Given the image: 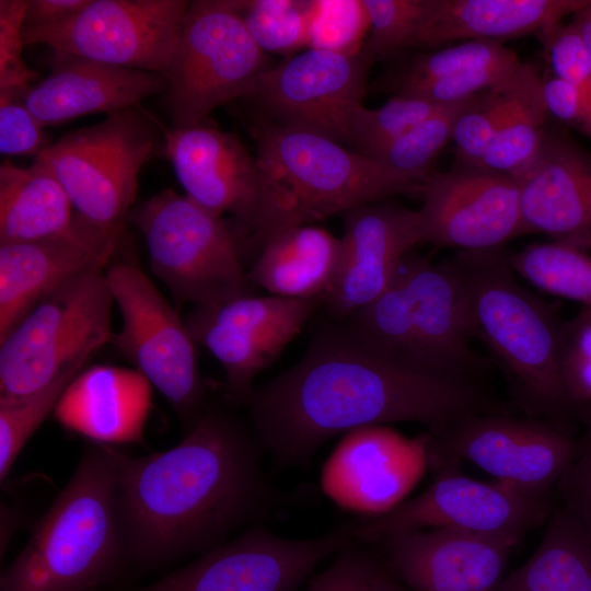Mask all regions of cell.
<instances>
[{"instance_id":"1","label":"cell","mask_w":591,"mask_h":591,"mask_svg":"<svg viewBox=\"0 0 591 591\" xmlns=\"http://www.w3.org/2000/svg\"><path fill=\"white\" fill-rule=\"evenodd\" d=\"M248 403L256 440L282 464L301 463L328 439L363 427L414 421L439 433L463 417L493 412L471 381L402 367L332 325L316 331L303 357Z\"/></svg>"},{"instance_id":"2","label":"cell","mask_w":591,"mask_h":591,"mask_svg":"<svg viewBox=\"0 0 591 591\" xmlns=\"http://www.w3.org/2000/svg\"><path fill=\"white\" fill-rule=\"evenodd\" d=\"M113 447L120 537L140 566L222 544L267 498L254 439L221 410L202 412L167 450L131 456Z\"/></svg>"},{"instance_id":"3","label":"cell","mask_w":591,"mask_h":591,"mask_svg":"<svg viewBox=\"0 0 591 591\" xmlns=\"http://www.w3.org/2000/svg\"><path fill=\"white\" fill-rule=\"evenodd\" d=\"M260 174L251 243L401 194L424 177L403 174L327 137L260 119L252 126Z\"/></svg>"},{"instance_id":"4","label":"cell","mask_w":591,"mask_h":591,"mask_svg":"<svg viewBox=\"0 0 591 591\" xmlns=\"http://www.w3.org/2000/svg\"><path fill=\"white\" fill-rule=\"evenodd\" d=\"M448 263L462 288L471 337L489 349L522 407L557 427L580 414L560 373L563 322L515 280L505 248L457 251Z\"/></svg>"},{"instance_id":"5","label":"cell","mask_w":591,"mask_h":591,"mask_svg":"<svg viewBox=\"0 0 591 591\" xmlns=\"http://www.w3.org/2000/svg\"><path fill=\"white\" fill-rule=\"evenodd\" d=\"M114 447L92 443L0 575V591H95L117 577L125 551L115 509Z\"/></svg>"},{"instance_id":"6","label":"cell","mask_w":591,"mask_h":591,"mask_svg":"<svg viewBox=\"0 0 591 591\" xmlns=\"http://www.w3.org/2000/svg\"><path fill=\"white\" fill-rule=\"evenodd\" d=\"M346 320L362 345L407 369L470 381L484 367L468 343L464 296L448 262L408 253L387 288Z\"/></svg>"},{"instance_id":"7","label":"cell","mask_w":591,"mask_h":591,"mask_svg":"<svg viewBox=\"0 0 591 591\" xmlns=\"http://www.w3.org/2000/svg\"><path fill=\"white\" fill-rule=\"evenodd\" d=\"M114 298L103 269L44 298L0 340V402L33 394L112 341Z\"/></svg>"},{"instance_id":"8","label":"cell","mask_w":591,"mask_h":591,"mask_svg":"<svg viewBox=\"0 0 591 591\" xmlns=\"http://www.w3.org/2000/svg\"><path fill=\"white\" fill-rule=\"evenodd\" d=\"M152 273L178 303L212 306L247 296L240 247L221 217L165 189L130 210Z\"/></svg>"},{"instance_id":"9","label":"cell","mask_w":591,"mask_h":591,"mask_svg":"<svg viewBox=\"0 0 591 591\" xmlns=\"http://www.w3.org/2000/svg\"><path fill=\"white\" fill-rule=\"evenodd\" d=\"M268 68L237 0L192 1L164 73L173 127L202 124L218 106L245 99Z\"/></svg>"},{"instance_id":"10","label":"cell","mask_w":591,"mask_h":591,"mask_svg":"<svg viewBox=\"0 0 591 591\" xmlns=\"http://www.w3.org/2000/svg\"><path fill=\"white\" fill-rule=\"evenodd\" d=\"M157 130L136 107L65 135L36 158L66 189L76 213L112 230H123L142 165L153 153Z\"/></svg>"},{"instance_id":"11","label":"cell","mask_w":591,"mask_h":591,"mask_svg":"<svg viewBox=\"0 0 591 591\" xmlns=\"http://www.w3.org/2000/svg\"><path fill=\"white\" fill-rule=\"evenodd\" d=\"M105 277L123 318L112 343L190 429L202 414L206 385L185 322L137 266L116 263Z\"/></svg>"},{"instance_id":"12","label":"cell","mask_w":591,"mask_h":591,"mask_svg":"<svg viewBox=\"0 0 591 591\" xmlns=\"http://www.w3.org/2000/svg\"><path fill=\"white\" fill-rule=\"evenodd\" d=\"M577 452L578 440L546 420L494 412L468 415L429 436V461L439 463L440 471L465 460L496 480L540 497H548Z\"/></svg>"},{"instance_id":"13","label":"cell","mask_w":591,"mask_h":591,"mask_svg":"<svg viewBox=\"0 0 591 591\" xmlns=\"http://www.w3.org/2000/svg\"><path fill=\"white\" fill-rule=\"evenodd\" d=\"M417 497L371 517L351 529L352 540L383 542L394 535L454 529L520 542L549 513L548 497L526 494L511 485L482 483L451 470Z\"/></svg>"},{"instance_id":"14","label":"cell","mask_w":591,"mask_h":591,"mask_svg":"<svg viewBox=\"0 0 591 591\" xmlns=\"http://www.w3.org/2000/svg\"><path fill=\"white\" fill-rule=\"evenodd\" d=\"M373 60L363 47L356 54L306 48L269 67L245 99L263 120L350 143L351 118L363 105Z\"/></svg>"},{"instance_id":"15","label":"cell","mask_w":591,"mask_h":591,"mask_svg":"<svg viewBox=\"0 0 591 591\" xmlns=\"http://www.w3.org/2000/svg\"><path fill=\"white\" fill-rule=\"evenodd\" d=\"M186 0H90L56 26L23 31L25 45L121 68L165 73L186 11Z\"/></svg>"},{"instance_id":"16","label":"cell","mask_w":591,"mask_h":591,"mask_svg":"<svg viewBox=\"0 0 591 591\" xmlns=\"http://www.w3.org/2000/svg\"><path fill=\"white\" fill-rule=\"evenodd\" d=\"M351 540V529L304 540L252 529L153 583L126 591H294Z\"/></svg>"},{"instance_id":"17","label":"cell","mask_w":591,"mask_h":591,"mask_svg":"<svg viewBox=\"0 0 591 591\" xmlns=\"http://www.w3.org/2000/svg\"><path fill=\"white\" fill-rule=\"evenodd\" d=\"M321 301L247 294L195 306L184 322L195 343L223 368L228 394L248 403L256 375L300 333Z\"/></svg>"},{"instance_id":"18","label":"cell","mask_w":591,"mask_h":591,"mask_svg":"<svg viewBox=\"0 0 591 591\" xmlns=\"http://www.w3.org/2000/svg\"><path fill=\"white\" fill-rule=\"evenodd\" d=\"M419 194L424 243L488 251L501 248L521 234L515 176L454 163L448 171L430 172Z\"/></svg>"},{"instance_id":"19","label":"cell","mask_w":591,"mask_h":591,"mask_svg":"<svg viewBox=\"0 0 591 591\" xmlns=\"http://www.w3.org/2000/svg\"><path fill=\"white\" fill-rule=\"evenodd\" d=\"M429 462V436L410 439L380 426L344 436L321 473L323 491L346 510L379 515L398 505Z\"/></svg>"},{"instance_id":"20","label":"cell","mask_w":591,"mask_h":591,"mask_svg":"<svg viewBox=\"0 0 591 591\" xmlns=\"http://www.w3.org/2000/svg\"><path fill=\"white\" fill-rule=\"evenodd\" d=\"M121 230L96 225L74 212L57 234L0 245V340L44 298L72 277L103 269L117 248Z\"/></svg>"},{"instance_id":"21","label":"cell","mask_w":591,"mask_h":591,"mask_svg":"<svg viewBox=\"0 0 591 591\" xmlns=\"http://www.w3.org/2000/svg\"><path fill=\"white\" fill-rule=\"evenodd\" d=\"M337 277L323 301L329 313L347 318L378 298L405 256L424 243L418 210L378 201L346 211Z\"/></svg>"},{"instance_id":"22","label":"cell","mask_w":591,"mask_h":591,"mask_svg":"<svg viewBox=\"0 0 591 591\" xmlns=\"http://www.w3.org/2000/svg\"><path fill=\"white\" fill-rule=\"evenodd\" d=\"M383 543L384 568L410 591H498L518 544L454 529L413 531Z\"/></svg>"},{"instance_id":"23","label":"cell","mask_w":591,"mask_h":591,"mask_svg":"<svg viewBox=\"0 0 591 591\" xmlns=\"http://www.w3.org/2000/svg\"><path fill=\"white\" fill-rule=\"evenodd\" d=\"M165 152L189 199L219 217L228 212L252 230L260 174L255 154L235 135L204 123L172 127L165 132Z\"/></svg>"},{"instance_id":"24","label":"cell","mask_w":591,"mask_h":591,"mask_svg":"<svg viewBox=\"0 0 591 591\" xmlns=\"http://www.w3.org/2000/svg\"><path fill=\"white\" fill-rule=\"evenodd\" d=\"M521 234L591 248V153L546 127L534 158L517 175Z\"/></svg>"},{"instance_id":"25","label":"cell","mask_w":591,"mask_h":591,"mask_svg":"<svg viewBox=\"0 0 591 591\" xmlns=\"http://www.w3.org/2000/svg\"><path fill=\"white\" fill-rule=\"evenodd\" d=\"M51 66L50 73L31 86L23 97L43 127L85 114H112L135 107L140 101L167 89L163 74L77 56L55 53Z\"/></svg>"},{"instance_id":"26","label":"cell","mask_w":591,"mask_h":591,"mask_svg":"<svg viewBox=\"0 0 591 591\" xmlns=\"http://www.w3.org/2000/svg\"><path fill=\"white\" fill-rule=\"evenodd\" d=\"M152 409V385L136 369L97 364L68 385L54 416L65 429L92 443H142Z\"/></svg>"},{"instance_id":"27","label":"cell","mask_w":591,"mask_h":591,"mask_svg":"<svg viewBox=\"0 0 591 591\" xmlns=\"http://www.w3.org/2000/svg\"><path fill=\"white\" fill-rule=\"evenodd\" d=\"M584 0H425L412 47L438 48L455 40H502L541 33Z\"/></svg>"},{"instance_id":"28","label":"cell","mask_w":591,"mask_h":591,"mask_svg":"<svg viewBox=\"0 0 591 591\" xmlns=\"http://www.w3.org/2000/svg\"><path fill=\"white\" fill-rule=\"evenodd\" d=\"M340 256V239L327 230L294 227L260 247L248 278L270 296L323 300L337 277Z\"/></svg>"},{"instance_id":"29","label":"cell","mask_w":591,"mask_h":591,"mask_svg":"<svg viewBox=\"0 0 591 591\" xmlns=\"http://www.w3.org/2000/svg\"><path fill=\"white\" fill-rule=\"evenodd\" d=\"M73 205L51 169L36 158L32 166H0V245L44 239L67 230Z\"/></svg>"},{"instance_id":"30","label":"cell","mask_w":591,"mask_h":591,"mask_svg":"<svg viewBox=\"0 0 591 591\" xmlns=\"http://www.w3.org/2000/svg\"><path fill=\"white\" fill-rule=\"evenodd\" d=\"M498 591H591V543L563 507L553 512L535 553Z\"/></svg>"},{"instance_id":"31","label":"cell","mask_w":591,"mask_h":591,"mask_svg":"<svg viewBox=\"0 0 591 591\" xmlns=\"http://www.w3.org/2000/svg\"><path fill=\"white\" fill-rule=\"evenodd\" d=\"M542 80L533 65L521 63L505 116L479 166L515 176L534 158L547 127Z\"/></svg>"},{"instance_id":"32","label":"cell","mask_w":591,"mask_h":591,"mask_svg":"<svg viewBox=\"0 0 591 591\" xmlns=\"http://www.w3.org/2000/svg\"><path fill=\"white\" fill-rule=\"evenodd\" d=\"M510 265L535 288L591 308V256L563 241L534 243L509 255Z\"/></svg>"},{"instance_id":"33","label":"cell","mask_w":591,"mask_h":591,"mask_svg":"<svg viewBox=\"0 0 591 591\" xmlns=\"http://www.w3.org/2000/svg\"><path fill=\"white\" fill-rule=\"evenodd\" d=\"M472 96L440 106L369 158L396 172L427 177L434 158L452 140L456 120Z\"/></svg>"},{"instance_id":"34","label":"cell","mask_w":591,"mask_h":591,"mask_svg":"<svg viewBox=\"0 0 591 591\" xmlns=\"http://www.w3.org/2000/svg\"><path fill=\"white\" fill-rule=\"evenodd\" d=\"M312 1L237 0L242 21L264 51L291 54L308 47Z\"/></svg>"},{"instance_id":"35","label":"cell","mask_w":591,"mask_h":591,"mask_svg":"<svg viewBox=\"0 0 591 591\" xmlns=\"http://www.w3.org/2000/svg\"><path fill=\"white\" fill-rule=\"evenodd\" d=\"M78 364L44 389L14 401L0 402V479L10 473L21 450L54 410L71 381L84 369Z\"/></svg>"},{"instance_id":"36","label":"cell","mask_w":591,"mask_h":591,"mask_svg":"<svg viewBox=\"0 0 591 591\" xmlns=\"http://www.w3.org/2000/svg\"><path fill=\"white\" fill-rule=\"evenodd\" d=\"M518 69L502 83L471 97L454 127V163L480 165L509 105Z\"/></svg>"},{"instance_id":"37","label":"cell","mask_w":591,"mask_h":591,"mask_svg":"<svg viewBox=\"0 0 591 591\" xmlns=\"http://www.w3.org/2000/svg\"><path fill=\"white\" fill-rule=\"evenodd\" d=\"M520 60L500 43L468 40L416 56L397 81V91L441 80L463 71Z\"/></svg>"},{"instance_id":"38","label":"cell","mask_w":591,"mask_h":591,"mask_svg":"<svg viewBox=\"0 0 591 591\" xmlns=\"http://www.w3.org/2000/svg\"><path fill=\"white\" fill-rule=\"evenodd\" d=\"M440 106L429 101L395 95L379 108L359 106L350 123V143L358 152L371 157L427 118Z\"/></svg>"},{"instance_id":"39","label":"cell","mask_w":591,"mask_h":591,"mask_svg":"<svg viewBox=\"0 0 591 591\" xmlns=\"http://www.w3.org/2000/svg\"><path fill=\"white\" fill-rule=\"evenodd\" d=\"M368 30L362 0H312L308 48L356 54Z\"/></svg>"},{"instance_id":"40","label":"cell","mask_w":591,"mask_h":591,"mask_svg":"<svg viewBox=\"0 0 591 591\" xmlns=\"http://www.w3.org/2000/svg\"><path fill=\"white\" fill-rule=\"evenodd\" d=\"M559 366L567 395L584 418L591 409V308L561 323Z\"/></svg>"},{"instance_id":"41","label":"cell","mask_w":591,"mask_h":591,"mask_svg":"<svg viewBox=\"0 0 591 591\" xmlns=\"http://www.w3.org/2000/svg\"><path fill=\"white\" fill-rule=\"evenodd\" d=\"M362 3L370 32L363 48L374 59L412 47L425 0H362Z\"/></svg>"},{"instance_id":"42","label":"cell","mask_w":591,"mask_h":591,"mask_svg":"<svg viewBox=\"0 0 591 591\" xmlns=\"http://www.w3.org/2000/svg\"><path fill=\"white\" fill-rule=\"evenodd\" d=\"M27 1H0V95L24 97L35 73L22 58L23 22Z\"/></svg>"},{"instance_id":"43","label":"cell","mask_w":591,"mask_h":591,"mask_svg":"<svg viewBox=\"0 0 591 591\" xmlns=\"http://www.w3.org/2000/svg\"><path fill=\"white\" fill-rule=\"evenodd\" d=\"M552 74L569 82L591 106V61L572 22L537 34Z\"/></svg>"},{"instance_id":"44","label":"cell","mask_w":591,"mask_h":591,"mask_svg":"<svg viewBox=\"0 0 591 591\" xmlns=\"http://www.w3.org/2000/svg\"><path fill=\"white\" fill-rule=\"evenodd\" d=\"M522 61L474 68L441 80L397 91V95L418 97L437 105L457 103L494 88L518 69Z\"/></svg>"},{"instance_id":"45","label":"cell","mask_w":591,"mask_h":591,"mask_svg":"<svg viewBox=\"0 0 591 591\" xmlns=\"http://www.w3.org/2000/svg\"><path fill=\"white\" fill-rule=\"evenodd\" d=\"M587 430L578 440V452L557 483L561 507L577 521L591 543V410Z\"/></svg>"},{"instance_id":"46","label":"cell","mask_w":591,"mask_h":591,"mask_svg":"<svg viewBox=\"0 0 591 591\" xmlns=\"http://www.w3.org/2000/svg\"><path fill=\"white\" fill-rule=\"evenodd\" d=\"M43 126L32 115L23 97L0 95V152L3 155L36 157L49 144Z\"/></svg>"},{"instance_id":"47","label":"cell","mask_w":591,"mask_h":591,"mask_svg":"<svg viewBox=\"0 0 591 591\" xmlns=\"http://www.w3.org/2000/svg\"><path fill=\"white\" fill-rule=\"evenodd\" d=\"M381 570L376 561L347 547L327 569L310 580L306 591H373Z\"/></svg>"},{"instance_id":"48","label":"cell","mask_w":591,"mask_h":591,"mask_svg":"<svg viewBox=\"0 0 591 591\" xmlns=\"http://www.w3.org/2000/svg\"><path fill=\"white\" fill-rule=\"evenodd\" d=\"M542 93L547 114L591 141V106L572 84L549 73L542 80Z\"/></svg>"},{"instance_id":"49","label":"cell","mask_w":591,"mask_h":591,"mask_svg":"<svg viewBox=\"0 0 591 591\" xmlns=\"http://www.w3.org/2000/svg\"><path fill=\"white\" fill-rule=\"evenodd\" d=\"M90 0H27L23 31L49 28L69 20Z\"/></svg>"},{"instance_id":"50","label":"cell","mask_w":591,"mask_h":591,"mask_svg":"<svg viewBox=\"0 0 591 591\" xmlns=\"http://www.w3.org/2000/svg\"><path fill=\"white\" fill-rule=\"evenodd\" d=\"M575 24L584 50L591 61V1H587L571 20Z\"/></svg>"},{"instance_id":"51","label":"cell","mask_w":591,"mask_h":591,"mask_svg":"<svg viewBox=\"0 0 591 591\" xmlns=\"http://www.w3.org/2000/svg\"><path fill=\"white\" fill-rule=\"evenodd\" d=\"M373 591H410L395 579L384 567L376 579Z\"/></svg>"}]
</instances>
